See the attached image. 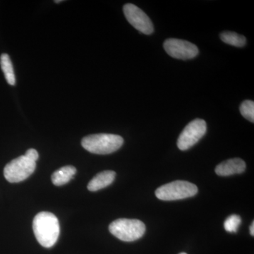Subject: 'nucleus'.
I'll use <instances>...</instances> for the list:
<instances>
[{
    "instance_id": "16",
    "label": "nucleus",
    "mask_w": 254,
    "mask_h": 254,
    "mask_svg": "<svg viewBox=\"0 0 254 254\" xmlns=\"http://www.w3.org/2000/svg\"><path fill=\"white\" fill-rule=\"evenodd\" d=\"M25 155H26V157H28V158L33 160V161L35 162L37 161V160L38 159V157H39L38 151H37L36 150L33 149V148L28 149L27 151H26V154H25Z\"/></svg>"
},
{
    "instance_id": "7",
    "label": "nucleus",
    "mask_w": 254,
    "mask_h": 254,
    "mask_svg": "<svg viewBox=\"0 0 254 254\" xmlns=\"http://www.w3.org/2000/svg\"><path fill=\"white\" fill-rule=\"evenodd\" d=\"M163 47L165 52L175 59H193L198 54L196 46L184 40L169 38L164 43Z\"/></svg>"
},
{
    "instance_id": "11",
    "label": "nucleus",
    "mask_w": 254,
    "mask_h": 254,
    "mask_svg": "<svg viewBox=\"0 0 254 254\" xmlns=\"http://www.w3.org/2000/svg\"><path fill=\"white\" fill-rule=\"evenodd\" d=\"M76 173V170L74 167L71 165L63 167L53 174L52 182L55 186H63L68 183L73 178Z\"/></svg>"
},
{
    "instance_id": "8",
    "label": "nucleus",
    "mask_w": 254,
    "mask_h": 254,
    "mask_svg": "<svg viewBox=\"0 0 254 254\" xmlns=\"http://www.w3.org/2000/svg\"><path fill=\"white\" fill-rule=\"evenodd\" d=\"M124 14L127 21L138 31L150 35L154 31L151 20L136 5L127 4L124 6Z\"/></svg>"
},
{
    "instance_id": "9",
    "label": "nucleus",
    "mask_w": 254,
    "mask_h": 254,
    "mask_svg": "<svg viewBox=\"0 0 254 254\" xmlns=\"http://www.w3.org/2000/svg\"><path fill=\"white\" fill-rule=\"evenodd\" d=\"M246 168L247 165L242 159L232 158L219 164L215 168V173L219 176H231L244 173Z\"/></svg>"
},
{
    "instance_id": "1",
    "label": "nucleus",
    "mask_w": 254,
    "mask_h": 254,
    "mask_svg": "<svg viewBox=\"0 0 254 254\" xmlns=\"http://www.w3.org/2000/svg\"><path fill=\"white\" fill-rule=\"evenodd\" d=\"M33 229L37 240L46 248L53 247L59 238V220L54 214L50 212L37 214L33 219Z\"/></svg>"
},
{
    "instance_id": "12",
    "label": "nucleus",
    "mask_w": 254,
    "mask_h": 254,
    "mask_svg": "<svg viewBox=\"0 0 254 254\" xmlns=\"http://www.w3.org/2000/svg\"><path fill=\"white\" fill-rule=\"evenodd\" d=\"M0 64L4 73L6 81L11 86H14L16 83V77H15L14 68L12 63L7 54H2L0 57Z\"/></svg>"
},
{
    "instance_id": "5",
    "label": "nucleus",
    "mask_w": 254,
    "mask_h": 254,
    "mask_svg": "<svg viewBox=\"0 0 254 254\" xmlns=\"http://www.w3.org/2000/svg\"><path fill=\"white\" fill-rule=\"evenodd\" d=\"M36 168V162L33 161L25 155H21L11 160L5 166L4 177L10 183H18L30 177L34 173Z\"/></svg>"
},
{
    "instance_id": "19",
    "label": "nucleus",
    "mask_w": 254,
    "mask_h": 254,
    "mask_svg": "<svg viewBox=\"0 0 254 254\" xmlns=\"http://www.w3.org/2000/svg\"><path fill=\"white\" fill-rule=\"evenodd\" d=\"M180 254H187L186 253H184V252H183V253H180Z\"/></svg>"
},
{
    "instance_id": "15",
    "label": "nucleus",
    "mask_w": 254,
    "mask_h": 254,
    "mask_svg": "<svg viewBox=\"0 0 254 254\" xmlns=\"http://www.w3.org/2000/svg\"><path fill=\"white\" fill-rule=\"evenodd\" d=\"M242 219L237 215H232L226 219L224 223L225 230L228 232H237L240 227Z\"/></svg>"
},
{
    "instance_id": "3",
    "label": "nucleus",
    "mask_w": 254,
    "mask_h": 254,
    "mask_svg": "<svg viewBox=\"0 0 254 254\" xmlns=\"http://www.w3.org/2000/svg\"><path fill=\"white\" fill-rule=\"evenodd\" d=\"M110 233L123 242H133L141 238L145 232V225L136 219L120 218L112 222Z\"/></svg>"
},
{
    "instance_id": "4",
    "label": "nucleus",
    "mask_w": 254,
    "mask_h": 254,
    "mask_svg": "<svg viewBox=\"0 0 254 254\" xmlns=\"http://www.w3.org/2000/svg\"><path fill=\"white\" fill-rule=\"evenodd\" d=\"M198 193V187L187 181H175L164 185L155 190V195L162 200L185 199L194 196Z\"/></svg>"
},
{
    "instance_id": "6",
    "label": "nucleus",
    "mask_w": 254,
    "mask_h": 254,
    "mask_svg": "<svg viewBox=\"0 0 254 254\" xmlns=\"http://www.w3.org/2000/svg\"><path fill=\"white\" fill-rule=\"evenodd\" d=\"M207 131L206 123L203 120L195 119L187 125L177 140V147L181 150H187L200 141Z\"/></svg>"
},
{
    "instance_id": "18",
    "label": "nucleus",
    "mask_w": 254,
    "mask_h": 254,
    "mask_svg": "<svg viewBox=\"0 0 254 254\" xmlns=\"http://www.w3.org/2000/svg\"><path fill=\"white\" fill-rule=\"evenodd\" d=\"M60 1H55V2L59 3V2H60Z\"/></svg>"
},
{
    "instance_id": "17",
    "label": "nucleus",
    "mask_w": 254,
    "mask_h": 254,
    "mask_svg": "<svg viewBox=\"0 0 254 254\" xmlns=\"http://www.w3.org/2000/svg\"><path fill=\"white\" fill-rule=\"evenodd\" d=\"M250 234L252 236H254V222H252V225L250 227Z\"/></svg>"
},
{
    "instance_id": "2",
    "label": "nucleus",
    "mask_w": 254,
    "mask_h": 254,
    "mask_svg": "<svg viewBox=\"0 0 254 254\" xmlns=\"http://www.w3.org/2000/svg\"><path fill=\"white\" fill-rule=\"evenodd\" d=\"M123 137L111 133H98L84 137L81 145L90 153L108 155L117 151L123 146Z\"/></svg>"
},
{
    "instance_id": "10",
    "label": "nucleus",
    "mask_w": 254,
    "mask_h": 254,
    "mask_svg": "<svg viewBox=\"0 0 254 254\" xmlns=\"http://www.w3.org/2000/svg\"><path fill=\"white\" fill-rule=\"evenodd\" d=\"M116 173L107 170L97 174L88 185V190L91 191H97L109 186L115 180Z\"/></svg>"
},
{
    "instance_id": "14",
    "label": "nucleus",
    "mask_w": 254,
    "mask_h": 254,
    "mask_svg": "<svg viewBox=\"0 0 254 254\" xmlns=\"http://www.w3.org/2000/svg\"><path fill=\"white\" fill-rule=\"evenodd\" d=\"M240 113L251 123H254V103L252 100H245L240 107Z\"/></svg>"
},
{
    "instance_id": "13",
    "label": "nucleus",
    "mask_w": 254,
    "mask_h": 254,
    "mask_svg": "<svg viewBox=\"0 0 254 254\" xmlns=\"http://www.w3.org/2000/svg\"><path fill=\"white\" fill-rule=\"evenodd\" d=\"M220 37L223 43L238 48H242L247 43V39L245 36L235 32L223 31L220 33Z\"/></svg>"
}]
</instances>
